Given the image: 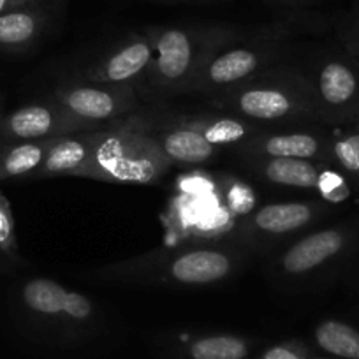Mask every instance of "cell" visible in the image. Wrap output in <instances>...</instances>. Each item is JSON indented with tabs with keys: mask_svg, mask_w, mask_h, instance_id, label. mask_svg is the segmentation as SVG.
I'll return each instance as SVG.
<instances>
[{
	"mask_svg": "<svg viewBox=\"0 0 359 359\" xmlns=\"http://www.w3.org/2000/svg\"><path fill=\"white\" fill-rule=\"evenodd\" d=\"M313 345L334 359H359V330L338 319H324L313 327Z\"/></svg>",
	"mask_w": 359,
	"mask_h": 359,
	"instance_id": "21",
	"label": "cell"
},
{
	"mask_svg": "<svg viewBox=\"0 0 359 359\" xmlns=\"http://www.w3.org/2000/svg\"><path fill=\"white\" fill-rule=\"evenodd\" d=\"M154 37L155 55L150 69L136 85L141 101L162 102L191 94L206 62L243 34L229 25L147 27Z\"/></svg>",
	"mask_w": 359,
	"mask_h": 359,
	"instance_id": "2",
	"label": "cell"
},
{
	"mask_svg": "<svg viewBox=\"0 0 359 359\" xmlns=\"http://www.w3.org/2000/svg\"><path fill=\"white\" fill-rule=\"evenodd\" d=\"M4 108H2V101H0V157H2V151L4 148L8 147V141H6V134H4Z\"/></svg>",
	"mask_w": 359,
	"mask_h": 359,
	"instance_id": "27",
	"label": "cell"
},
{
	"mask_svg": "<svg viewBox=\"0 0 359 359\" xmlns=\"http://www.w3.org/2000/svg\"><path fill=\"white\" fill-rule=\"evenodd\" d=\"M16 305L41 338L60 347L92 344L108 327L104 310L95 299L48 277L22 282Z\"/></svg>",
	"mask_w": 359,
	"mask_h": 359,
	"instance_id": "5",
	"label": "cell"
},
{
	"mask_svg": "<svg viewBox=\"0 0 359 359\" xmlns=\"http://www.w3.org/2000/svg\"><path fill=\"white\" fill-rule=\"evenodd\" d=\"M22 6H34L29 0H0V13L9 11V9L22 8Z\"/></svg>",
	"mask_w": 359,
	"mask_h": 359,
	"instance_id": "26",
	"label": "cell"
},
{
	"mask_svg": "<svg viewBox=\"0 0 359 359\" xmlns=\"http://www.w3.org/2000/svg\"><path fill=\"white\" fill-rule=\"evenodd\" d=\"M352 129L359 130V120H358V122H355V123H354V126H352Z\"/></svg>",
	"mask_w": 359,
	"mask_h": 359,
	"instance_id": "31",
	"label": "cell"
},
{
	"mask_svg": "<svg viewBox=\"0 0 359 359\" xmlns=\"http://www.w3.org/2000/svg\"><path fill=\"white\" fill-rule=\"evenodd\" d=\"M51 97L78 118L97 127H108L116 120L137 111L141 99L133 85L94 83L72 76L51 90Z\"/></svg>",
	"mask_w": 359,
	"mask_h": 359,
	"instance_id": "11",
	"label": "cell"
},
{
	"mask_svg": "<svg viewBox=\"0 0 359 359\" xmlns=\"http://www.w3.org/2000/svg\"><path fill=\"white\" fill-rule=\"evenodd\" d=\"M359 250V217L313 227L268 255L269 278L294 289L323 278Z\"/></svg>",
	"mask_w": 359,
	"mask_h": 359,
	"instance_id": "6",
	"label": "cell"
},
{
	"mask_svg": "<svg viewBox=\"0 0 359 359\" xmlns=\"http://www.w3.org/2000/svg\"><path fill=\"white\" fill-rule=\"evenodd\" d=\"M29 2L34 6H41V8L50 9V11H53L55 6L58 4V0H29Z\"/></svg>",
	"mask_w": 359,
	"mask_h": 359,
	"instance_id": "28",
	"label": "cell"
},
{
	"mask_svg": "<svg viewBox=\"0 0 359 359\" xmlns=\"http://www.w3.org/2000/svg\"><path fill=\"white\" fill-rule=\"evenodd\" d=\"M158 2H205V0H158Z\"/></svg>",
	"mask_w": 359,
	"mask_h": 359,
	"instance_id": "30",
	"label": "cell"
},
{
	"mask_svg": "<svg viewBox=\"0 0 359 359\" xmlns=\"http://www.w3.org/2000/svg\"><path fill=\"white\" fill-rule=\"evenodd\" d=\"M154 345L165 359H252L259 340L229 331H165Z\"/></svg>",
	"mask_w": 359,
	"mask_h": 359,
	"instance_id": "13",
	"label": "cell"
},
{
	"mask_svg": "<svg viewBox=\"0 0 359 359\" xmlns=\"http://www.w3.org/2000/svg\"><path fill=\"white\" fill-rule=\"evenodd\" d=\"M22 262L11 203L0 191V269L16 268Z\"/></svg>",
	"mask_w": 359,
	"mask_h": 359,
	"instance_id": "23",
	"label": "cell"
},
{
	"mask_svg": "<svg viewBox=\"0 0 359 359\" xmlns=\"http://www.w3.org/2000/svg\"><path fill=\"white\" fill-rule=\"evenodd\" d=\"M55 140L57 137L8 143V147L2 151V157H0V182L34 180Z\"/></svg>",
	"mask_w": 359,
	"mask_h": 359,
	"instance_id": "20",
	"label": "cell"
},
{
	"mask_svg": "<svg viewBox=\"0 0 359 359\" xmlns=\"http://www.w3.org/2000/svg\"><path fill=\"white\" fill-rule=\"evenodd\" d=\"M330 157L331 165L359 187V130L348 127L345 133L331 134Z\"/></svg>",
	"mask_w": 359,
	"mask_h": 359,
	"instance_id": "22",
	"label": "cell"
},
{
	"mask_svg": "<svg viewBox=\"0 0 359 359\" xmlns=\"http://www.w3.org/2000/svg\"><path fill=\"white\" fill-rule=\"evenodd\" d=\"M271 2H275V4H282V6H298L299 2H303V0H271Z\"/></svg>",
	"mask_w": 359,
	"mask_h": 359,
	"instance_id": "29",
	"label": "cell"
},
{
	"mask_svg": "<svg viewBox=\"0 0 359 359\" xmlns=\"http://www.w3.org/2000/svg\"><path fill=\"white\" fill-rule=\"evenodd\" d=\"M106 129V127H104ZM102 129L83 130L57 137L48 150L46 158L34 180H48L53 176H71L90 155L94 154L101 141Z\"/></svg>",
	"mask_w": 359,
	"mask_h": 359,
	"instance_id": "19",
	"label": "cell"
},
{
	"mask_svg": "<svg viewBox=\"0 0 359 359\" xmlns=\"http://www.w3.org/2000/svg\"><path fill=\"white\" fill-rule=\"evenodd\" d=\"M252 254L233 241L161 247L86 271L92 282L140 287L198 289L224 284L245 269Z\"/></svg>",
	"mask_w": 359,
	"mask_h": 359,
	"instance_id": "1",
	"label": "cell"
},
{
	"mask_svg": "<svg viewBox=\"0 0 359 359\" xmlns=\"http://www.w3.org/2000/svg\"><path fill=\"white\" fill-rule=\"evenodd\" d=\"M334 212L337 206L320 198L266 203L238 219L227 241L240 245L250 254L268 257L271 252L319 226Z\"/></svg>",
	"mask_w": 359,
	"mask_h": 359,
	"instance_id": "8",
	"label": "cell"
},
{
	"mask_svg": "<svg viewBox=\"0 0 359 359\" xmlns=\"http://www.w3.org/2000/svg\"><path fill=\"white\" fill-rule=\"evenodd\" d=\"M155 55L154 37L148 29L143 32H130L116 41L97 60L78 72V78L108 85H133L143 79L150 69Z\"/></svg>",
	"mask_w": 359,
	"mask_h": 359,
	"instance_id": "14",
	"label": "cell"
},
{
	"mask_svg": "<svg viewBox=\"0 0 359 359\" xmlns=\"http://www.w3.org/2000/svg\"><path fill=\"white\" fill-rule=\"evenodd\" d=\"M341 43H344L345 50L359 60V16H355L345 25L344 32H341Z\"/></svg>",
	"mask_w": 359,
	"mask_h": 359,
	"instance_id": "25",
	"label": "cell"
},
{
	"mask_svg": "<svg viewBox=\"0 0 359 359\" xmlns=\"http://www.w3.org/2000/svg\"><path fill=\"white\" fill-rule=\"evenodd\" d=\"M155 111L137 109L102 129L94 154L71 176L122 185L157 184L172 165L151 137Z\"/></svg>",
	"mask_w": 359,
	"mask_h": 359,
	"instance_id": "4",
	"label": "cell"
},
{
	"mask_svg": "<svg viewBox=\"0 0 359 359\" xmlns=\"http://www.w3.org/2000/svg\"><path fill=\"white\" fill-rule=\"evenodd\" d=\"M151 137L158 150L171 165H203L217 157L222 150L210 144L199 133L180 120V113L155 111Z\"/></svg>",
	"mask_w": 359,
	"mask_h": 359,
	"instance_id": "16",
	"label": "cell"
},
{
	"mask_svg": "<svg viewBox=\"0 0 359 359\" xmlns=\"http://www.w3.org/2000/svg\"><path fill=\"white\" fill-rule=\"evenodd\" d=\"M309 72L320 126L352 127L359 120V60L347 50L323 53Z\"/></svg>",
	"mask_w": 359,
	"mask_h": 359,
	"instance_id": "9",
	"label": "cell"
},
{
	"mask_svg": "<svg viewBox=\"0 0 359 359\" xmlns=\"http://www.w3.org/2000/svg\"><path fill=\"white\" fill-rule=\"evenodd\" d=\"M255 180L268 185L316 192L323 201L340 206L352 196V182L330 164L309 158H266L238 157Z\"/></svg>",
	"mask_w": 359,
	"mask_h": 359,
	"instance_id": "10",
	"label": "cell"
},
{
	"mask_svg": "<svg viewBox=\"0 0 359 359\" xmlns=\"http://www.w3.org/2000/svg\"><path fill=\"white\" fill-rule=\"evenodd\" d=\"M331 134L320 130H275L268 129L247 143L234 148L236 157L266 158H309L331 165Z\"/></svg>",
	"mask_w": 359,
	"mask_h": 359,
	"instance_id": "15",
	"label": "cell"
},
{
	"mask_svg": "<svg viewBox=\"0 0 359 359\" xmlns=\"http://www.w3.org/2000/svg\"><path fill=\"white\" fill-rule=\"evenodd\" d=\"M316 359H334V358H330V355H327V358H323V355H317Z\"/></svg>",
	"mask_w": 359,
	"mask_h": 359,
	"instance_id": "32",
	"label": "cell"
},
{
	"mask_svg": "<svg viewBox=\"0 0 359 359\" xmlns=\"http://www.w3.org/2000/svg\"><path fill=\"white\" fill-rule=\"evenodd\" d=\"M180 120L201 134L210 144L219 150L224 148L234 150L252 137L271 129L227 113H180Z\"/></svg>",
	"mask_w": 359,
	"mask_h": 359,
	"instance_id": "18",
	"label": "cell"
},
{
	"mask_svg": "<svg viewBox=\"0 0 359 359\" xmlns=\"http://www.w3.org/2000/svg\"><path fill=\"white\" fill-rule=\"evenodd\" d=\"M219 113L240 116L264 127L319 123L316 94L309 72L278 62L220 97L210 99Z\"/></svg>",
	"mask_w": 359,
	"mask_h": 359,
	"instance_id": "3",
	"label": "cell"
},
{
	"mask_svg": "<svg viewBox=\"0 0 359 359\" xmlns=\"http://www.w3.org/2000/svg\"><path fill=\"white\" fill-rule=\"evenodd\" d=\"M53 22L50 9L22 6L0 13V53L22 55L34 50Z\"/></svg>",
	"mask_w": 359,
	"mask_h": 359,
	"instance_id": "17",
	"label": "cell"
},
{
	"mask_svg": "<svg viewBox=\"0 0 359 359\" xmlns=\"http://www.w3.org/2000/svg\"><path fill=\"white\" fill-rule=\"evenodd\" d=\"M317 354L306 341L292 338V340L277 341L273 345L262 348L255 358L252 359H316Z\"/></svg>",
	"mask_w": 359,
	"mask_h": 359,
	"instance_id": "24",
	"label": "cell"
},
{
	"mask_svg": "<svg viewBox=\"0 0 359 359\" xmlns=\"http://www.w3.org/2000/svg\"><path fill=\"white\" fill-rule=\"evenodd\" d=\"M97 129L104 127H97L78 118L64 106L58 104L51 95H44L37 101L18 106L4 115V134L8 143L51 140Z\"/></svg>",
	"mask_w": 359,
	"mask_h": 359,
	"instance_id": "12",
	"label": "cell"
},
{
	"mask_svg": "<svg viewBox=\"0 0 359 359\" xmlns=\"http://www.w3.org/2000/svg\"><path fill=\"white\" fill-rule=\"evenodd\" d=\"M287 39L289 30L277 25L227 44L206 62L189 95H201L210 101L243 85L282 62Z\"/></svg>",
	"mask_w": 359,
	"mask_h": 359,
	"instance_id": "7",
	"label": "cell"
}]
</instances>
